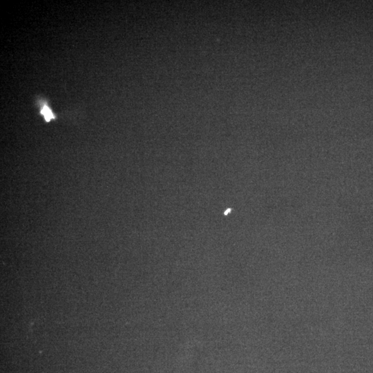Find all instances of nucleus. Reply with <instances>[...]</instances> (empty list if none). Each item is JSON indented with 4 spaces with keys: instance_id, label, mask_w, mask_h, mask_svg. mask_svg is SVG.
<instances>
[{
    "instance_id": "nucleus-1",
    "label": "nucleus",
    "mask_w": 373,
    "mask_h": 373,
    "mask_svg": "<svg viewBox=\"0 0 373 373\" xmlns=\"http://www.w3.org/2000/svg\"><path fill=\"white\" fill-rule=\"evenodd\" d=\"M41 113L44 116V118L47 122L54 118L52 111L47 105H44L42 106Z\"/></svg>"
}]
</instances>
